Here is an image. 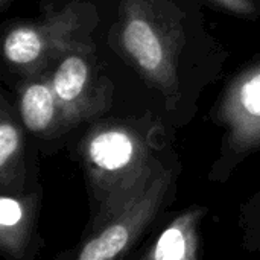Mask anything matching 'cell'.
<instances>
[{
    "instance_id": "6da1fadb",
    "label": "cell",
    "mask_w": 260,
    "mask_h": 260,
    "mask_svg": "<svg viewBox=\"0 0 260 260\" xmlns=\"http://www.w3.org/2000/svg\"><path fill=\"white\" fill-rule=\"evenodd\" d=\"M76 154L90 201L85 232L123 212L180 165L161 129L116 119L91 125Z\"/></svg>"
},
{
    "instance_id": "7a4b0ae2",
    "label": "cell",
    "mask_w": 260,
    "mask_h": 260,
    "mask_svg": "<svg viewBox=\"0 0 260 260\" xmlns=\"http://www.w3.org/2000/svg\"><path fill=\"white\" fill-rule=\"evenodd\" d=\"M119 43L148 82L172 96L178 88V37L151 0H123Z\"/></svg>"
},
{
    "instance_id": "3957f363",
    "label": "cell",
    "mask_w": 260,
    "mask_h": 260,
    "mask_svg": "<svg viewBox=\"0 0 260 260\" xmlns=\"http://www.w3.org/2000/svg\"><path fill=\"white\" fill-rule=\"evenodd\" d=\"M180 172V165L169 169L123 212L110 218L94 230L84 232L79 244L64 260L126 259L172 204Z\"/></svg>"
},
{
    "instance_id": "277c9868",
    "label": "cell",
    "mask_w": 260,
    "mask_h": 260,
    "mask_svg": "<svg viewBox=\"0 0 260 260\" xmlns=\"http://www.w3.org/2000/svg\"><path fill=\"white\" fill-rule=\"evenodd\" d=\"M225 128L222 154L215 163L210 181H225L233 169L260 148V64L239 75L219 107Z\"/></svg>"
},
{
    "instance_id": "5b68a950",
    "label": "cell",
    "mask_w": 260,
    "mask_h": 260,
    "mask_svg": "<svg viewBox=\"0 0 260 260\" xmlns=\"http://www.w3.org/2000/svg\"><path fill=\"white\" fill-rule=\"evenodd\" d=\"M79 27V12L73 6L37 24L14 26L3 40V55L27 76L41 75L49 64H55L61 55L82 43L76 38Z\"/></svg>"
},
{
    "instance_id": "8992f818",
    "label": "cell",
    "mask_w": 260,
    "mask_h": 260,
    "mask_svg": "<svg viewBox=\"0 0 260 260\" xmlns=\"http://www.w3.org/2000/svg\"><path fill=\"white\" fill-rule=\"evenodd\" d=\"M49 79L67 129L102 114L108 107L105 87L99 84L91 49L85 43L61 55Z\"/></svg>"
},
{
    "instance_id": "52a82bcc",
    "label": "cell",
    "mask_w": 260,
    "mask_h": 260,
    "mask_svg": "<svg viewBox=\"0 0 260 260\" xmlns=\"http://www.w3.org/2000/svg\"><path fill=\"white\" fill-rule=\"evenodd\" d=\"M207 213L203 206H189L175 215L165 212L125 260H200Z\"/></svg>"
},
{
    "instance_id": "ba28073f",
    "label": "cell",
    "mask_w": 260,
    "mask_h": 260,
    "mask_svg": "<svg viewBox=\"0 0 260 260\" xmlns=\"http://www.w3.org/2000/svg\"><path fill=\"white\" fill-rule=\"evenodd\" d=\"M41 189L0 197V251L6 260H34L44 245L38 233Z\"/></svg>"
},
{
    "instance_id": "9c48e42d",
    "label": "cell",
    "mask_w": 260,
    "mask_h": 260,
    "mask_svg": "<svg viewBox=\"0 0 260 260\" xmlns=\"http://www.w3.org/2000/svg\"><path fill=\"white\" fill-rule=\"evenodd\" d=\"M40 187L30 177L26 157V137L5 99L0 108V190L11 193Z\"/></svg>"
},
{
    "instance_id": "30bf717a",
    "label": "cell",
    "mask_w": 260,
    "mask_h": 260,
    "mask_svg": "<svg viewBox=\"0 0 260 260\" xmlns=\"http://www.w3.org/2000/svg\"><path fill=\"white\" fill-rule=\"evenodd\" d=\"M18 111L24 128L40 139H52L67 129L49 75L30 76L21 85Z\"/></svg>"
},
{
    "instance_id": "8fae6325",
    "label": "cell",
    "mask_w": 260,
    "mask_h": 260,
    "mask_svg": "<svg viewBox=\"0 0 260 260\" xmlns=\"http://www.w3.org/2000/svg\"><path fill=\"white\" fill-rule=\"evenodd\" d=\"M239 227L242 230V244L248 251L260 253V190L241 206Z\"/></svg>"
},
{
    "instance_id": "7c38bea8",
    "label": "cell",
    "mask_w": 260,
    "mask_h": 260,
    "mask_svg": "<svg viewBox=\"0 0 260 260\" xmlns=\"http://www.w3.org/2000/svg\"><path fill=\"white\" fill-rule=\"evenodd\" d=\"M212 5L239 17H256L257 6L253 0H207Z\"/></svg>"
},
{
    "instance_id": "4fadbf2b",
    "label": "cell",
    "mask_w": 260,
    "mask_h": 260,
    "mask_svg": "<svg viewBox=\"0 0 260 260\" xmlns=\"http://www.w3.org/2000/svg\"><path fill=\"white\" fill-rule=\"evenodd\" d=\"M9 2H11V0H0V8H2V9H5V8L9 5Z\"/></svg>"
}]
</instances>
